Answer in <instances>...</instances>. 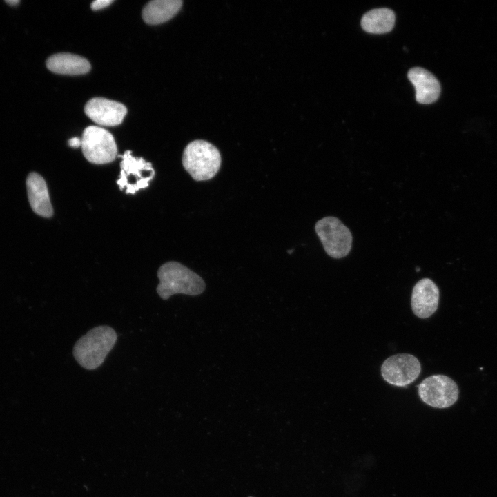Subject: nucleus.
<instances>
[{"mask_svg": "<svg viewBox=\"0 0 497 497\" xmlns=\"http://www.w3.org/2000/svg\"><path fill=\"white\" fill-rule=\"evenodd\" d=\"M114 0H96L93 1L90 7L93 10H98L108 6Z\"/></svg>", "mask_w": 497, "mask_h": 497, "instance_id": "obj_16", "label": "nucleus"}, {"mask_svg": "<svg viewBox=\"0 0 497 497\" xmlns=\"http://www.w3.org/2000/svg\"><path fill=\"white\" fill-rule=\"evenodd\" d=\"M408 79L416 89V99L418 103L428 104L436 101L440 93L438 79L428 70L415 67L408 72Z\"/></svg>", "mask_w": 497, "mask_h": 497, "instance_id": "obj_11", "label": "nucleus"}, {"mask_svg": "<svg viewBox=\"0 0 497 497\" xmlns=\"http://www.w3.org/2000/svg\"><path fill=\"white\" fill-rule=\"evenodd\" d=\"M315 230L328 255L339 259L349 254L352 246V235L338 218L324 217L316 222Z\"/></svg>", "mask_w": 497, "mask_h": 497, "instance_id": "obj_4", "label": "nucleus"}, {"mask_svg": "<svg viewBox=\"0 0 497 497\" xmlns=\"http://www.w3.org/2000/svg\"><path fill=\"white\" fill-rule=\"evenodd\" d=\"M46 65L54 73L67 75H84L91 68L86 58L67 52L51 55L47 59Z\"/></svg>", "mask_w": 497, "mask_h": 497, "instance_id": "obj_13", "label": "nucleus"}, {"mask_svg": "<svg viewBox=\"0 0 497 497\" xmlns=\"http://www.w3.org/2000/svg\"><path fill=\"white\" fill-rule=\"evenodd\" d=\"M84 112L88 117L100 126H115L122 123L127 108L120 102L94 97L87 101Z\"/></svg>", "mask_w": 497, "mask_h": 497, "instance_id": "obj_9", "label": "nucleus"}, {"mask_svg": "<svg viewBox=\"0 0 497 497\" xmlns=\"http://www.w3.org/2000/svg\"><path fill=\"white\" fill-rule=\"evenodd\" d=\"M118 157L121 158V161L120 175L117 184L121 191L125 189L126 194L134 195L140 189L148 186L155 174L150 162H146L142 157L133 156L131 150H126L123 155H118Z\"/></svg>", "mask_w": 497, "mask_h": 497, "instance_id": "obj_5", "label": "nucleus"}, {"mask_svg": "<svg viewBox=\"0 0 497 497\" xmlns=\"http://www.w3.org/2000/svg\"><path fill=\"white\" fill-rule=\"evenodd\" d=\"M6 3L10 6H14L17 5L19 3V0H8V1H6Z\"/></svg>", "mask_w": 497, "mask_h": 497, "instance_id": "obj_18", "label": "nucleus"}, {"mask_svg": "<svg viewBox=\"0 0 497 497\" xmlns=\"http://www.w3.org/2000/svg\"><path fill=\"white\" fill-rule=\"evenodd\" d=\"M182 5L181 0H153L144 7L142 18L147 24H160L173 18Z\"/></svg>", "mask_w": 497, "mask_h": 497, "instance_id": "obj_14", "label": "nucleus"}, {"mask_svg": "<svg viewBox=\"0 0 497 497\" xmlns=\"http://www.w3.org/2000/svg\"><path fill=\"white\" fill-rule=\"evenodd\" d=\"M395 23L394 12L388 8L371 10L364 14L361 26L369 33L382 34L391 31Z\"/></svg>", "mask_w": 497, "mask_h": 497, "instance_id": "obj_15", "label": "nucleus"}, {"mask_svg": "<svg viewBox=\"0 0 497 497\" xmlns=\"http://www.w3.org/2000/svg\"><path fill=\"white\" fill-rule=\"evenodd\" d=\"M68 144L70 147L76 148L81 146V139H80L79 137H75L70 138L68 140Z\"/></svg>", "mask_w": 497, "mask_h": 497, "instance_id": "obj_17", "label": "nucleus"}, {"mask_svg": "<svg viewBox=\"0 0 497 497\" xmlns=\"http://www.w3.org/2000/svg\"><path fill=\"white\" fill-rule=\"evenodd\" d=\"M159 282L156 288L162 300H168L175 294L195 296L202 294L206 288L204 280L184 264L168 262L157 271Z\"/></svg>", "mask_w": 497, "mask_h": 497, "instance_id": "obj_2", "label": "nucleus"}, {"mask_svg": "<svg viewBox=\"0 0 497 497\" xmlns=\"http://www.w3.org/2000/svg\"><path fill=\"white\" fill-rule=\"evenodd\" d=\"M117 340V333L112 327L97 326L75 342L72 349L73 356L84 369L94 370L103 364Z\"/></svg>", "mask_w": 497, "mask_h": 497, "instance_id": "obj_1", "label": "nucleus"}, {"mask_svg": "<svg viewBox=\"0 0 497 497\" xmlns=\"http://www.w3.org/2000/svg\"><path fill=\"white\" fill-rule=\"evenodd\" d=\"M421 366L414 355L400 353L386 359L381 366L384 380L394 386L405 387L420 375Z\"/></svg>", "mask_w": 497, "mask_h": 497, "instance_id": "obj_8", "label": "nucleus"}, {"mask_svg": "<svg viewBox=\"0 0 497 497\" xmlns=\"http://www.w3.org/2000/svg\"><path fill=\"white\" fill-rule=\"evenodd\" d=\"M221 163L219 150L205 140L197 139L190 142L183 152V166L195 181L212 179L218 173Z\"/></svg>", "mask_w": 497, "mask_h": 497, "instance_id": "obj_3", "label": "nucleus"}, {"mask_svg": "<svg viewBox=\"0 0 497 497\" xmlns=\"http://www.w3.org/2000/svg\"><path fill=\"white\" fill-rule=\"evenodd\" d=\"M439 289L429 278L419 280L413 286L411 305L417 317L425 319L433 315L438 309Z\"/></svg>", "mask_w": 497, "mask_h": 497, "instance_id": "obj_10", "label": "nucleus"}, {"mask_svg": "<svg viewBox=\"0 0 497 497\" xmlns=\"http://www.w3.org/2000/svg\"><path fill=\"white\" fill-rule=\"evenodd\" d=\"M81 150L85 158L95 164L112 162L117 155V147L113 135L97 126H90L84 129Z\"/></svg>", "mask_w": 497, "mask_h": 497, "instance_id": "obj_6", "label": "nucleus"}, {"mask_svg": "<svg viewBox=\"0 0 497 497\" xmlns=\"http://www.w3.org/2000/svg\"><path fill=\"white\" fill-rule=\"evenodd\" d=\"M420 399L436 408H447L453 405L458 398V387L449 377L433 375L424 379L417 386Z\"/></svg>", "mask_w": 497, "mask_h": 497, "instance_id": "obj_7", "label": "nucleus"}, {"mask_svg": "<svg viewBox=\"0 0 497 497\" xmlns=\"http://www.w3.org/2000/svg\"><path fill=\"white\" fill-rule=\"evenodd\" d=\"M26 186L28 200L33 211L41 217H52L53 208L44 179L37 173H31L27 177Z\"/></svg>", "mask_w": 497, "mask_h": 497, "instance_id": "obj_12", "label": "nucleus"}]
</instances>
